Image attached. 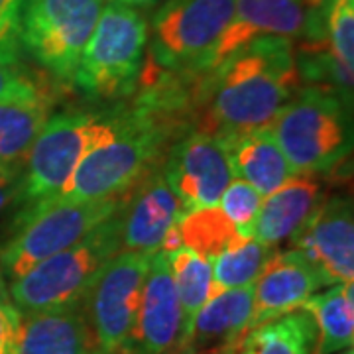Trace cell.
<instances>
[{
    "label": "cell",
    "instance_id": "6da1fadb",
    "mask_svg": "<svg viewBox=\"0 0 354 354\" xmlns=\"http://www.w3.org/2000/svg\"><path fill=\"white\" fill-rule=\"evenodd\" d=\"M199 75L203 102L197 124L221 140L272 128L301 88L293 44L286 38L256 39Z\"/></svg>",
    "mask_w": 354,
    "mask_h": 354
},
{
    "label": "cell",
    "instance_id": "7a4b0ae2",
    "mask_svg": "<svg viewBox=\"0 0 354 354\" xmlns=\"http://www.w3.org/2000/svg\"><path fill=\"white\" fill-rule=\"evenodd\" d=\"M183 127L176 109L150 99L118 113L113 136L85 156L64 189L50 201H93L127 195L162 165L171 140L183 136L179 134Z\"/></svg>",
    "mask_w": 354,
    "mask_h": 354
},
{
    "label": "cell",
    "instance_id": "3957f363",
    "mask_svg": "<svg viewBox=\"0 0 354 354\" xmlns=\"http://www.w3.org/2000/svg\"><path fill=\"white\" fill-rule=\"evenodd\" d=\"M272 132L295 174L330 171L353 148L351 102L330 88H299L274 120Z\"/></svg>",
    "mask_w": 354,
    "mask_h": 354
},
{
    "label": "cell",
    "instance_id": "277c9868",
    "mask_svg": "<svg viewBox=\"0 0 354 354\" xmlns=\"http://www.w3.org/2000/svg\"><path fill=\"white\" fill-rule=\"evenodd\" d=\"M122 250L120 211L93 228L85 239L39 262L8 283L22 315L85 301L104 264Z\"/></svg>",
    "mask_w": 354,
    "mask_h": 354
},
{
    "label": "cell",
    "instance_id": "5b68a950",
    "mask_svg": "<svg viewBox=\"0 0 354 354\" xmlns=\"http://www.w3.org/2000/svg\"><path fill=\"white\" fill-rule=\"evenodd\" d=\"M118 113L64 111L51 114L26 158L16 201L36 207L64 189L77 165L116 130Z\"/></svg>",
    "mask_w": 354,
    "mask_h": 354
},
{
    "label": "cell",
    "instance_id": "8992f818",
    "mask_svg": "<svg viewBox=\"0 0 354 354\" xmlns=\"http://www.w3.org/2000/svg\"><path fill=\"white\" fill-rule=\"evenodd\" d=\"M127 195L93 201H50L22 209L12 236L0 248L4 278H20L39 262L85 239L122 209Z\"/></svg>",
    "mask_w": 354,
    "mask_h": 354
},
{
    "label": "cell",
    "instance_id": "52a82bcc",
    "mask_svg": "<svg viewBox=\"0 0 354 354\" xmlns=\"http://www.w3.org/2000/svg\"><path fill=\"white\" fill-rule=\"evenodd\" d=\"M148 36V22L136 8L106 0L83 50L73 83L95 99L128 95L138 83Z\"/></svg>",
    "mask_w": 354,
    "mask_h": 354
},
{
    "label": "cell",
    "instance_id": "ba28073f",
    "mask_svg": "<svg viewBox=\"0 0 354 354\" xmlns=\"http://www.w3.org/2000/svg\"><path fill=\"white\" fill-rule=\"evenodd\" d=\"M106 0H26L20 48L62 81H73Z\"/></svg>",
    "mask_w": 354,
    "mask_h": 354
},
{
    "label": "cell",
    "instance_id": "9c48e42d",
    "mask_svg": "<svg viewBox=\"0 0 354 354\" xmlns=\"http://www.w3.org/2000/svg\"><path fill=\"white\" fill-rule=\"evenodd\" d=\"M236 0H167L156 12L150 59L164 73H197L225 32Z\"/></svg>",
    "mask_w": 354,
    "mask_h": 354
},
{
    "label": "cell",
    "instance_id": "30bf717a",
    "mask_svg": "<svg viewBox=\"0 0 354 354\" xmlns=\"http://www.w3.org/2000/svg\"><path fill=\"white\" fill-rule=\"evenodd\" d=\"M153 254L120 250L88 290L85 309L97 346L104 354L116 353L132 330Z\"/></svg>",
    "mask_w": 354,
    "mask_h": 354
},
{
    "label": "cell",
    "instance_id": "8fae6325",
    "mask_svg": "<svg viewBox=\"0 0 354 354\" xmlns=\"http://www.w3.org/2000/svg\"><path fill=\"white\" fill-rule=\"evenodd\" d=\"M162 171L183 213L216 207L234 179L227 144L203 130L187 132L171 144L162 162Z\"/></svg>",
    "mask_w": 354,
    "mask_h": 354
},
{
    "label": "cell",
    "instance_id": "7c38bea8",
    "mask_svg": "<svg viewBox=\"0 0 354 354\" xmlns=\"http://www.w3.org/2000/svg\"><path fill=\"white\" fill-rule=\"evenodd\" d=\"M185 337L183 311L162 250L152 256L138 313L124 344L114 354H179Z\"/></svg>",
    "mask_w": 354,
    "mask_h": 354
},
{
    "label": "cell",
    "instance_id": "4fadbf2b",
    "mask_svg": "<svg viewBox=\"0 0 354 354\" xmlns=\"http://www.w3.org/2000/svg\"><path fill=\"white\" fill-rule=\"evenodd\" d=\"M319 0H236L230 22L205 57L199 73L213 71L256 39L301 36L311 8Z\"/></svg>",
    "mask_w": 354,
    "mask_h": 354
},
{
    "label": "cell",
    "instance_id": "5bb4252c",
    "mask_svg": "<svg viewBox=\"0 0 354 354\" xmlns=\"http://www.w3.org/2000/svg\"><path fill=\"white\" fill-rule=\"evenodd\" d=\"M291 244L315 266L327 288L353 281L354 216L351 199H321L307 223L291 239Z\"/></svg>",
    "mask_w": 354,
    "mask_h": 354
},
{
    "label": "cell",
    "instance_id": "9a60e30c",
    "mask_svg": "<svg viewBox=\"0 0 354 354\" xmlns=\"http://www.w3.org/2000/svg\"><path fill=\"white\" fill-rule=\"evenodd\" d=\"M181 215V203L167 185L162 167H156L128 191L120 209L122 250L158 252Z\"/></svg>",
    "mask_w": 354,
    "mask_h": 354
},
{
    "label": "cell",
    "instance_id": "2e32d148",
    "mask_svg": "<svg viewBox=\"0 0 354 354\" xmlns=\"http://www.w3.org/2000/svg\"><path fill=\"white\" fill-rule=\"evenodd\" d=\"M252 288V327H258L301 309L327 283L304 254L291 248L286 252L276 250L268 258Z\"/></svg>",
    "mask_w": 354,
    "mask_h": 354
},
{
    "label": "cell",
    "instance_id": "e0dca14e",
    "mask_svg": "<svg viewBox=\"0 0 354 354\" xmlns=\"http://www.w3.org/2000/svg\"><path fill=\"white\" fill-rule=\"evenodd\" d=\"M254 288H234L215 293L193 317L179 354H215L236 351L252 329Z\"/></svg>",
    "mask_w": 354,
    "mask_h": 354
},
{
    "label": "cell",
    "instance_id": "ac0fdd59",
    "mask_svg": "<svg viewBox=\"0 0 354 354\" xmlns=\"http://www.w3.org/2000/svg\"><path fill=\"white\" fill-rule=\"evenodd\" d=\"M85 301L22 315L14 354H95Z\"/></svg>",
    "mask_w": 354,
    "mask_h": 354
},
{
    "label": "cell",
    "instance_id": "d6986e66",
    "mask_svg": "<svg viewBox=\"0 0 354 354\" xmlns=\"http://www.w3.org/2000/svg\"><path fill=\"white\" fill-rule=\"evenodd\" d=\"M321 203V185L315 176L295 174L279 189L264 197L252 236L270 248L291 241Z\"/></svg>",
    "mask_w": 354,
    "mask_h": 354
},
{
    "label": "cell",
    "instance_id": "ffe728a7",
    "mask_svg": "<svg viewBox=\"0 0 354 354\" xmlns=\"http://www.w3.org/2000/svg\"><path fill=\"white\" fill-rule=\"evenodd\" d=\"M223 142L230 153L234 177L252 185L262 197H268L295 176L272 128L250 130Z\"/></svg>",
    "mask_w": 354,
    "mask_h": 354
},
{
    "label": "cell",
    "instance_id": "44dd1931",
    "mask_svg": "<svg viewBox=\"0 0 354 354\" xmlns=\"http://www.w3.org/2000/svg\"><path fill=\"white\" fill-rule=\"evenodd\" d=\"M55 99L48 88L26 99L0 101V169L22 171L30 148L50 120Z\"/></svg>",
    "mask_w": 354,
    "mask_h": 354
},
{
    "label": "cell",
    "instance_id": "7402d4cb",
    "mask_svg": "<svg viewBox=\"0 0 354 354\" xmlns=\"http://www.w3.org/2000/svg\"><path fill=\"white\" fill-rule=\"evenodd\" d=\"M313 317L317 344L313 354H337L353 348L354 341V286L342 281L327 291L311 295L304 307Z\"/></svg>",
    "mask_w": 354,
    "mask_h": 354
},
{
    "label": "cell",
    "instance_id": "603a6c76",
    "mask_svg": "<svg viewBox=\"0 0 354 354\" xmlns=\"http://www.w3.org/2000/svg\"><path fill=\"white\" fill-rule=\"evenodd\" d=\"M317 327L305 309L278 317L246 333L241 348L248 354H313Z\"/></svg>",
    "mask_w": 354,
    "mask_h": 354
},
{
    "label": "cell",
    "instance_id": "cb8c5ba5",
    "mask_svg": "<svg viewBox=\"0 0 354 354\" xmlns=\"http://www.w3.org/2000/svg\"><path fill=\"white\" fill-rule=\"evenodd\" d=\"M177 230L181 246L189 248L191 252L209 260L211 264L218 254L244 236L218 207H203L183 213L177 221Z\"/></svg>",
    "mask_w": 354,
    "mask_h": 354
},
{
    "label": "cell",
    "instance_id": "d4e9b609",
    "mask_svg": "<svg viewBox=\"0 0 354 354\" xmlns=\"http://www.w3.org/2000/svg\"><path fill=\"white\" fill-rule=\"evenodd\" d=\"M165 258H167V266L171 272L177 299H179L181 311H183L185 330H187L193 317L197 315V311L215 295L213 264L195 252H191L185 246H179L176 250L167 252Z\"/></svg>",
    "mask_w": 354,
    "mask_h": 354
},
{
    "label": "cell",
    "instance_id": "484cf974",
    "mask_svg": "<svg viewBox=\"0 0 354 354\" xmlns=\"http://www.w3.org/2000/svg\"><path fill=\"white\" fill-rule=\"evenodd\" d=\"M278 248H270L254 236H241L230 248L213 260V291L254 286L268 258Z\"/></svg>",
    "mask_w": 354,
    "mask_h": 354
},
{
    "label": "cell",
    "instance_id": "4316f807",
    "mask_svg": "<svg viewBox=\"0 0 354 354\" xmlns=\"http://www.w3.org/2000/svg\"><path fill=\"white\" fill-rule=\"evenodd\" d=\"M264 197L254 189L252 185H248L246 181H242L239 177H234L225 193L218 199V209L223 211V215L234 225V228L244 234V236H252V228L260 207H262Z\"/></svg>",
    "mask_w": 354,
    "mask_h": 354
},
{
    "label": "cell",
    "instance_id": "83f0119b",
    "mask_svg": "<svg viewBox=\"0 0 354 354\" xmlns=\"http://www.w3.org/2000/svg\"><path fill=\"white\" fill-rule=\"evenodd\" d=\"M26 0H0V64L16 65L20 57V14Z\"/></svg>",
    "mask_w": 354,
    "mask_h": 354
},
{
    "label": "cell",
    "instance_id": "f1b7e54d",
    "mask_svg": "<svg viewBox=\"0 0 354 354\" xmlns=\"http://www.w3.org/2000/svg\"><path fill=\"white\" fill-rule=\"evenodd\" d=\"M20 323H22V313L14 305L6 286V278L0 270V354H14Z\"/></svg>",
    "mask_w": 354,
    "mask_h": 354
},
{
    "label": "cell",
    "instance_id": "f546056e",
    "mask_svg": "<svg viewBox=\"0 0 354 354\" xmlns=\"http://www.w3.org/2000/svg\"><path fill=\"white\" fill-rule=\"evenodd\" d=\"M41 88L46 87H41L36 79L26 75L16 65L0 64V101L26 99V97L38 95Z\"/></svg>",
    "mask_w": 354,
    "mask_h": 354
},
{
    "label": "cell",
    "instance_id": "4dcf8cb0",
    "mask_svg": "<svg viewBox=\"0 0 354 354\" xmlns=\"http://www.w3.org/2000/svg\"><path fill=\"white\" fill-rule=\"evenodd\" d=\"M20 177H22V171H2L0 169V211L8 203L16 201L18 189H20Z\"/></svg>",
    "mask_w": 354,
    "mask_h": 354
},
{
    "label": "cell",
    "instance_id": "1f68e13d",
    "mask_svg": "<svg viewBox=\"0 0 354 354\" xmlns=\"http://www.w3.org/2000/svg\"><path fill=\"white\" fill-rule=\"evenodd\" d=\"M114 2H120L124 6H130V8H148L156 4L158 0H114Z\"/></svg>",
    "mask_w": 354,
    "mask_h": 354
},
{
    "label": "cell",
    "instance_id": "d6a6232c",
    "mask_svg": "<svg viewBox=\"0 0 354 354\" xmlns=\"http://www.w3.org/2000/svg\"><path fill=\"white\" fill-rule=\"evenodd\" d=\"M232 354H248V353H246L244 348H241V346H239V348H236V351H234V353H232Z\"/></svg>",
    "mask_w": 354,
    "mask_h": 354
},
{
    "label": "cell",
    "instance_id": "836d02e7",
    "mask_svg": "<svg viewBox=\"0 0 354 354\" xmlns=\"http://www.w3.org/2000/svg\"><path fill=\"white\" fill-rule=\"evenodd\" d=\"M337 354H354L353 348H346V351H342V353H337Z\"/></svg>",
    "mask_w": 354,
    "mask_h": 354
},
{
    "label": "cell",
    "instance_id": "e575fe53",
    "mask_svg": "<svg viewBox=\"0 0 354 354\" xmlns=\"http://www.w3.org/2000/svg\"><path fill=\"white\" fill-rule=\"evenodd\" d=\"M234 351H221V353H215V354H232Z\"/></svg>",
    "mask_w": 354,
    "mask_h": 354
},
{
    "label": "cell",
    "instance_id": "d590c367",
    "mask_svg": "<svg viewBox=\"0 0 354 354\" xmlns=\"http://www.w3.org/2000/svg\"><path fill=\"white\" fill-rule=\"evenodd\" d=\"M95 354H104V353H102L101 348H99V351H97V353H95Z\"/></svg>",
    "mask_w": 354,
    "mask_h": 354
}]
</instances>
